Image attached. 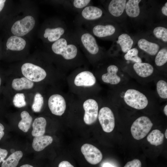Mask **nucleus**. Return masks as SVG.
I'll return each mask as SVG.
<instances>
[{"label":"nucleus","mask_w":167,"mask_h":167,"mask_svg":"<svg viewBox=\"0 0 167 167\" xmlns=\"http://www.w3.org/2000/svg\"><path fill=\"white\" fill-rule=\"evenodd\" d=\"M25 96L23 93H17L14 96L13 102L14 106L17 108H21L25 106Z\"/></svg>","instance_id":"nucleus-33"},{"label":"nucleus","mask_w":167,"mask_h":167,"mask_svg":"<svg viewBox=\"0 0 167 167\" xmlns=\"http://www.w3.org/2000/svg\"><path fill=\"white\" fill-rule=\"evenodd\" d=\"M5 0H0V12L3 9L4 5L5 3L6 2Z\"/></svg>","instance_id":"nucleus-40"},{"label":"nucleus","mask_w":167,"mask_h":167,"mask_svg":"<svg viewBox=\"0 0 167 167\" xmlns=\"http://www.w3.org/2000/svg\"><path fill=\"white\" fill-rule=\"evenodd\" d=\"M102 13V11L100 8L96 6H88L82 10L81 15L85 19L92 21L100 18Z\"/></svg>","instance_id":"nucleus-14"},{"label":"nucleus","mask_w":167,"mask_h":167,"mask_svg":"<svg viewBox=\"0 0 167 167\" xmlns=\"http://www.w3.org/2000/svg\"><path fill=\"white\" fill-rule=\"evenodd\" d=\"M124 99L128 105L137 109L145 108L148 104V100L146 96L135 89L127 90L125 92Z\"/></svg>","instance_id":"nucleus-3"},{"label":"nucleus","mask_w":167,"mask_h":167,"mask_svg":"<svg viewBox=\"0 0 167 167\" xmlns=\"http://www.w3.org/2000/svg\"><path fill=\"white\" fill-rule=\"evenodd\" d=\"M85 111L84 120L85 123L90 125L94 123L98 117V106L97 102L92 99H88L83 103Z\"/></svg>","instance_id":"nucleus-7"},{"label":"nucleus","mask_w":167,"mask_h":167,"mask_svg":"<svg viewBox=\"0 0 167 167\" xmlns=\"http://www.w3.org/2000/svg\"><path fill=\"white\" fill-rule=\"evenodd\" d=\"M26 41L21 37L13 35L7 39L6 46L8 49L12 51H19L25 48Z\"/></svg>","instance_id":"nucleus-15"},{"label":"nucleus","mask_w":167,"mask_h":167,"mask_svg":"<svg viewBox=\"0 0 167 167\" xmlns=\"http://www.w3.org/2000/svg\"><path fill=\"white\" fill-rule=\"evenodd\" d=\"M80 45L87 52L91 55H95L99 51L96 40L92 34L88 32L81 33L79 39Z\"/></svg>","instance_id":"nucleus-9"},{"label":"nucleus","mask_w":167,"mask_h":167,"mask_svg":"<svg viewBox=\"0 0 167 167\" xmlns=\"http://www.w3.org/2000/svg\"><path fill=\"white\" fill-rule=\"evenodd\" d=\"M153 125L152 123L148 117H140L133 122L131 126V135L136 140L142 139L148 134Z\"/></svg>","instance_id":"nucleus-2"},{"label":"nucleus","mask_w":167,"mask_h":167,"mask_svg":"<svg viewBox=\"0 0 167 167\" xmlns=\"http://www.w3.org/2000/svg\"><path fill=\"white\" fill-rule=\"evenodd\" d=\"M164 112L165 114L167 116V105H166L165 106L164 109H163Z\"/></svg>","instance_id":"nucleus-42"},{"label":"nucleus","mask_w":167,"mask_h":167,"mask_svg":"<svg viewBox=\"0 0 167 167\" xmlns=\"http://www.w3.org/2000/svg\"><path fill=\"white\" fill-rule=\"evenodd\" d=\"M164 135L160 130L155 129L152 130L147 137L148 141L152 145L157 146L163 142Z\"/></svg>","instance_id":"nucleus-26"},{"label":"nucleus","mask_w":167,"mask_h":167,"mask_svg":"<svg viewBox=\"0 0 167 167\" xmlns=\"http://www.w3.org/2000/svg\"><path fill=\"white\" fill-rule=\"evenodd\" d=\"M4 127L3 125L1 123H0V140L4 135Z\"/></svg>","instance_id":"nucleus-38"},{"label":"nucleus","mask_w":167,"mask_h":167,"mask_svg":"<svg viewBox=\"0 0 167 167\" xmlns=\"http://www.w3.org/2000/svg\"><path fill=\"white\" fill-rule=\"evenodd\" d=\"M23 156L20 151H15L2 161L1 167H16Z\"/></svg>","instance_id":"nucleus-23"},{"label":"nucleus","mask_w":167,"mask_h":167,"mask_svg":"<svg viewBox=\"0 0 167 167\" xmlns=\"http://www.w3.org/2000/svg\"><path fill=\"white\" fill-rule=\"evenodd\" d=\"M167 62V50L165 48L162 49L157 53L155 59L156 65L158 66L164 65Z\"/></svg>","instance_id":"nucleus-28"},{"label":"nucleus","mask_w":167,"mask_h":167,"mask_svg":"<svg viewBox=\"0 0 167 167\" xmlns=\"http://www.w3.org/2000/svg\"><path fill=\"white\" fill-rule=\"evenodd\" d=\"M51 49L54 54L62 56L66 60H70L76 57L79 48L74 41L66 37H62L53 43Z\"/></svg>","instance_id":"nucleus-1"},{"label":"nucleus","mask_w":167,"mask_h":167,"mask_svg":"<svg viewBox=\"0 0 167 167\" xmlns=\"http://www.w3.org/2000/svg\"><path fill=\"white\" fill-rule=\"evenodd\" d=\"M8 154V151L6 149L0 148V163L4 160Z\"/></svg>","instance_id":"nucleus-36"},{"label":"nucleus","mask_w":167,"mask_h":167,"mask_svg":"<svg viewBox=\"0 0 167 167\" xmlns=\"http://www.w3.org/2000/svg\"><path fill=\"white\" fill-rule=\"evenodd\" d=\"M43 104V96L40 93H37L34 97L33 102L32 106V109L35 112H39L41 111Z\"/></svg>","instance_id":"nucleus-29"},{"label":"nucleus","mask_w":167,"mask_h":167,"mask_svg":"<svg viewBox=\"0 0 167 167\" xmlns=\"http://www.w3.org/2000/svg\"><path fill=\"white\" fill-rule=\"evenodd\" d=\"M53 141V138L49 135L35 137L33 140L32 147L35 151H41L51 144Z\"/></svg>","instance_id":"nucleus-17"},{"label":"nucleus","mask_w":167,"mask_h":167,"mask_svg":"<svg viewBox=\"0 0 167 167\" xmlns=\"http://www.w3.org/2000/svg\"><path fill=\"white\" fill-rule=\"evenodd\" d=\"M33 86V82L25 77L14 79L11 84L12 88L17 91L31 89Z\"/></svg>","instance_id":"nucleus-22"},{"label":"nucleus","mask_w":167,"mask_h":167,"mask_svg":"<svg viewBox=\"0 0 167 167\" xmlns=\"http://www.w3.org/2000/svg\"><path fill=\"white\" fill-rule=\"evenodd\" d=\"M46 125V121L44 118H35L32 124V135L34 137L43 135L45 132Z\"/></svg>","instance_id":"nucleus-20"},{"label":"nucleus","mask_w":167,"mask_h":167,"mask_svg":"<svg viewBox=\"0 0 167 167\" xmlns=\"http://www.w3.org/2000/svg\"><path fill=\"white\" fill-rule=\"evenodd\" d=\"M167 129H166L165 133V136L166 139H167Z\"/></svg>","instance_id":"nucleus-44"},{"label":"nucleus","mask_w":167,"mask_h":167,"mask_svg":"<svg viewBox=\"0 0 167 167\" xmlns=\"http://www.w3.org/2000/svg\"><path fill=\"white\" fill-rule=\"evenodd\" d=\"M156 90L160 97L167 98V83L166 81L162 80L159 81L156 84Z\"/></svg>","instance_id":"nucleus-30"},{"label":"nucleus","mask_w":167,"mask_h":167,"mask_svg":"<svg viewBox=\"0 0 167 167\" xmlns=\"http://www.w3.org/2000/svg\"><path fill=\"white\" fill-rule=\"evenodd\" d=\"M117 42L120 45L122 51L126 53L131 49L133 41L128 35L123 33L119 36Z\"/></svg>","instance_id":"nucleus-27"},{"label":"nucleus","mask_w":167,"mask_h":167,"mask_svg":"<svg viewBox=\"0 0 167 167\" xmlns=\"http://www.w3.org/2000/svg\"><path fill=\"white\" fill-rule=\"evenodd\" d=\"M36 21L31 15H27L22 19L15 21L11 28V32L13 35L18 36H25L34 28Z\"/></svg>","instance_id":"nucleus-4"},{"label":"nucleus","mask_w":167,"mask_h":167,"mask_svg":"<svg viewBox=\"0 0 167 167\" xmlns=\"http://www.w3.org/2000/svg\"><path fill=\"white\" fill-rule=\"evenodd\" d=\"M138 44L140 49L152 55H155L159 49V46L158 44L149 42L144 39H140Z\"/></svg>","instance_id":"nucleus-21"},{"label":"nucleus","mask_w":167,"mask_h":167,"mask_svg":"<svg viewBox=\"0 0 167 167\" xmlns=\"http://www.w3.org/2000/svg\"><path fill=\"white\" fill-rule=\"evenodd\" d=\"M137 74L142 77H146L153 73L154 68L152 65L147 63H135L133 66Z\"/></svg>","instance_id":"nucleus-19"},{"label":"nucleus","mask_w":167,"mask_h":167,"mask_svg":"<svg viewBox=\"0 0 167 167\" xmlns=\"http://www.w3.org/2000/svg\"><path fill=\"white\" fill-rule=\"evenodd\" d=\"M58 167H74L70 162L67 161H63L59 164Z\"/></svg>","instance_id":"nucleus-37"},{"label":"nucleus","mask_w":167,"mask_h":167,"mask_svg":"<svg viewBox=\"0 0 167 167\" xmlns=\"http://www.w3.org/2000/svg\"><path fill=\"white\" fill-rule=\"evenodd\" d=\"M153 33L157 38L161 39L163 41H167V29L162 27L156 28L153 31Z\"/></svg>","instance_id":"nucleus-32"},{"label":"nucleus","mask_w":167,"mask_h":167,"mask_svg":"<svg viewBox=\"0 0 167 167\" xmlns=\"http://www.w3.org/2000/svg\"><path fill=\"white\" fill-rule=\"evenodd\" d=\"M48 104L51 113L57 116H61L66 109V103L64 97L61 95L55 94L49 98Z\"/></svg>","instance_id":"nucleus-10"},{"label":"nucleus","mask_w":167,"mask_h":167,"mask_svg":"<svg viewBox=\"0 0 167 167\" xmlns=\"http://www.w3.org/2000/svg\"><path fill=\"white\" fill-rule=\"evenodd\" d=\"M81 150L86 160L91 164H97L102 159L103 156L101 152L92 145L85 143L82 146Z\"/></svg>","instance_id":"nucleus-8"},{"label":"nucleus","mask_w":167,"mask_h":167,"mask_svg":"<svg viewBox=\"0 0 167 167\" xmlns=\"http://www.w3.org/2000/svg\"><path fill=\"white\" fill-rule=\"evenodd\" d=\"M91 2L90 0H74L73 5L76 8L82 9L88 6Z\"/></svg>","instance_id":"nucleus-34"},{"label":"nucleus","mask_w":167,"mask_h":167,"mask_svg":"<svg viewBox=\"0 0 167 167\" xmlns=\"http://www.w3.org/2000/svg\"><path fill=\"white\" fill-rule=\"evenodd\" d=\"M96 80L95 77L91 72L84 71L76 76L74 83L77 86L90 87L95 84Z\"/></svg>","instance_id":"nucleus-11"},{"label":"nucleus","mask_w":167,"mask_h":167,"mask_svg":"<svg viewBox=\"0 0 167 167\" xmlns=\"http://www.w3.org/2000/svg\"><path fill=\"white\" fill-rule=\"evenodd\" d=\"M20 167H33V166H32L31 165H28V164H25L21 166H20Z\"/></svg>","instance_id":"nucleus-43"},{"label":"nucleus","mask_w":167,"mask_h":167,"mask_svg":"<svg viewBox=\"0 0 167 167\" xmlns=\"http://www.w3.org/2000/svg\"><path fill=\"white\" fill-rule=\"evenodd\" d=\"M140 0H129L126 3L125 9L126 14L131 17H135L140 13L139 3Z\"/></svg>","instance_id":"nucleus-24"},{"label":"nucleus","mask_w":167,"mask_h":167,"mask_svg":"<svg viewBox=\"0 0 167 167\" xmlns=\"http://www.w3.org/2000/svg\"><path fill=\"white\" fill-rule=\"evenodd\" d=\"M138 50L135 48H133L126 53L124 56V58L127 60H130L136 63L142 62V60L138 56Z\"/></svg>","instance_id":"nucleus-31"},{"label":"nucleus","mask_w":167,"mask_h":167,"mask_svg":"<svg viewBox=\"0 0 167 167\" xmlns=\"http://www.w3.org/2000/svg\"><path fill=\"white\" fill-rule=\"evenodd\" d=\"M115 28L111 24L106 25H97L92 29L93 34L96 37L102 38L113 35L115 32Z\"/></svg>","instance_id":"nucleus-16"},{"label":"nucleus","mask_w":167,"mask_h":167,"mask_svg":"<svg viewBox=\"0 0 167 167\" xmlns=\"http://www.w3.org/2000/svg\"><path fill=\"white\" fill-rule=\"evenodd\" d=\"M21 70L25 77L32 82L40 81L46 76V73L43 68L30 63L24 64Z\"/></svg>","instance_id":"nucleus-5"},{"label":"nucleus","mask_w":167,"mask_h":167,"mask_svg":"<svg viewBox=\"0 0 167 167\" xmlns=\"http://www.w3.org/2000/svg\"><path fill=\"white\" fill-rule=\"evenodd\" d=\"M2 83V79L0 75V87H1V86Z\"/></svg>","instance_id":"nucleus-45"},{"label":"nucleus","mask_w":167,"mask_h":167,"mask_svg":"<svg viewBox=\"0 0 167 167\" xmlns=\"http://www.w3.org/2000/svg\"><path fill=\"white\" fill-rule=\"evenodd\" d=\"M103 167H114L109 164L106 163L104 164L103 165Z\"/></svg>","instance_id":"nucleus-41"},{"label":"nucleus","mask_w":167,"mask_h":167,"mask_svg":"<svg viewBox=\"0 0 167 167\" xmlns=\"http://www.w3.org/2000/svg\"><path fill=\"white\" fill-rule=\"evenodd\" d=\"M124 167H141V163L139 159H135L127 162Z\"/></svg>","instance_id":"nucleus-35"},{"label":"nucleus","mask_w":167,"mask_h":167,"mask_svg":"<svg viewBox=\"0 0 167 167\" xmlns=\"http://www.w3.org/2000/svg\"><path fill=\"white\" fill-rule=\"evenodd\" d=\"M118 67L115 65L109 66L107 68V72L102 76V81L105 83L111 84H116L121 81L120 77L117 74Z\"/></svg>","instance_id":"nucleus-13"},{"label":"nucleus","mask_w":167,"mask_h":167,"mask_svg":"<svg viewBox=\"0 0 167 167\" xmlns=\"http://www.w3.org/2000/svg\"><path fill=\"white\" fill-rule=\"evenodd\" d=\"M126 0H112L108 6L109 13L113 16L118 17L121 15L125 9Z\"/></svg>","instance_id":"nucleus-18"},{"label":"nucleus","mask_w":167,"mask_h":167,"mask_svg":"<svg viewBox=\"0 0 167 167\" xmlns=\"http://www.w3.org/2000/svg\"><path fill=\"white\" fill-rule=\"evenodd\" d=\"M65 29L61 26L46 28L44 32V38L50 42H54L62 37L65 33Z\"/></svg>","instance_id":"nucleus-12"},{"label":"nucleus","mask_w":167,"mask_h":167,"mask_svg":"<svg viewBox=\"0 0 167 167\" xmlns=\"http://www.w3.org/2000/svg\"><path fill=\"white\" fill-rule=\"evenodd\" d=\"M98 117L104 131L109 133L113 131L115 126V118L113 113L110 108L106 107L101 108Z\"/></svg>","instance_id":"nucleus-6"},{"label":"nucleus","mask_w":167,"mask_h":167,"mask_svg":"<svg viewBox=\"0 0 167 167\" xmlns=\"http://www.w3.org/2000/svg\"><path fill=\"white\" fill-rule=\"evenodd\" d=\"M21 120L19 122V128L24 132H27L30 127L32 118L29 113L26 111H22L20 114Z\"/></svg>","instance_id":"nucleus-25"},{"label":"nucleus","mask_w":167,"mask_h":167,"mask_svg":"<svg viewBox=\"0 0 167 167\" xmlns=\"http://www.w3.org/2000/svg\"><path fill=\"white\" fill-rule=\"evenodd\" d=\"M162 13L165 16H167V2H166L164 6L161 9Z\"/></svg>","instance_id":"nucleus-39"}]
</instances>
